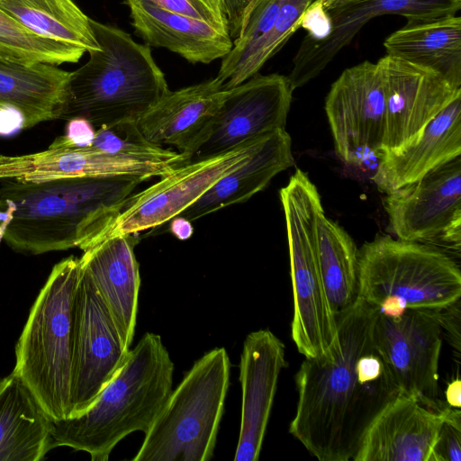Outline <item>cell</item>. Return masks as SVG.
Here are the masks:
<instances>
[{
    "label": "cell",
    "mask_w": 461,
    "mask_h": 461,
    "mask_svg": "<svg viewBox=\"0 0 461 461\" xmlns=\"http://www.w3.org/2000/svg\"><path fill=\"white\" fill-rule=\"evenodd\" d=\"M24 130V117L16 108H0V136L8 137Z\"/></svg>",
    "instance_id": "cell-38"
},
{
    "label": "cell",
    "mask_w": 461,
    "mask_h": 461,
    "mask_svg": "<svg viewBox=\"0 0 461 461\" xmlns=\"http://www.w3.org/2000/svg\"><path fill=\"white\" fill-rule=\"evenodd\" d=\"M262 0H249L241 10L238 21V32L244 26L249 16Z\"/></svg>",
    "instance_id": "cell-41"
},
{
    "label": "cell",
    "mask_w": 461,
    "mask_h": 461,
    "mask_svg": "<svg viewBox=\"0 0 461 461\" xmlns=\"http://www.w3.org/2000/svg\"><path fill=\"white\" fill-rule=\"evenodd\" d=\"M396 239L434 243L460 255L461 155L383 199Z\"/></svg>",
    "instance_id": "cell-10"
},
{
    "label": "cell",
    "mask_w": 461,
    "mask_h": 461,
    "mask_svg": "<svg viewBox=\"0 0 461 461\" xmlns=\"http://www.w3.org/2000/svg\"><path fill=\"white\" fill-rule=\"evenodd\" d=\"M289 247L294 313L292 339L304 358L326 357L337 342V314L323 283L318 249L320 194L301 169L280 189Z\"/></svg>",
    "instance_id": "cell-8"
},
{
    "label": "cell",
    "mask_w": 461,
    "mask_h": 461,
    "mask_svg": "<svg viewBox=\"0 0 461 461\" xmlns=\"http://www.w3.org/2000/svg\"><path fill=\"white\" fill-rule=\"evenodd\" d=\"M140 182L131 176L2 179L0 238L25 255L85 250L113 224Z\"/></svg>",
    "instance_id": "cell-2"
},
{
    "label": "cell",
    "mask_w": 461,
    "mask_h": 461,
    "mask_svg": "<svg viewBox=\"0 0 461 461\" xmlns=\"http://www.w3.org/2000/svg\"><path fill=\"white\" fill-rule=\"evenodd\" d=\"M70 73L48 63L0 59V108L19 110L24 117V129L56 119Z\"/></svg>",
    "instance_id": "cell-27"
},
{
    "label": "cell",
    "mask_w": 461,
    "mask_h": 461,
    "mask_svg": "<svg viewBox=\"0 0 461 461\" xmlns=\"http://www.w3.org/2000/svg\"><path fill=\"white\" fill-rule=\"evenodd\" d=\"M95 128L84 118L68 121L65 133L56 138L49 149L87 148L93 143Z\"/></svg>",
    "instance_id": "cell-36"
},
{
    "label": "cell",
    "mask_w": 461,
    "mask_h": 461,
    "mask_svg": "<svg viewBox=\"0 0 461 461\" xmlns=\"http://www.w3.org/2000/svg\"><path fill=\"white\" fill-rule=\"evenodd\" d=\"M446 402L452 408L459 409L461 406V381L458 377L453 379L447 385L445 391Z\"/></svg>",
    "instance_id": "cell-40"
},
{
    "label": "cell",
    "mask_w": 461,
    "mask_h": 461,
    "mask_svg": "<svg viewBox=\"0 0 461 461\" xmlns=\"http://www.w3.org/2000/svg\"><path fill=\"white\" fill-rule=\"evenodd\" d=\"M386 55L429 68L461 88V17L406 24L388 36Z\"/></svg>",
    "instance_id": "cell-26"
},
{
    "label": "cell",
    "mask_w": 461,
    "mask_h": 461,
    "mask_svg": "<svg viewBox=\"0 0 461 461\" xmlns=\"http://www.w3.org/2000/svg\"><path fill=\"white\" fill-rule=\"evenodd\" d=\"M90 148L117 157L182 166V156L178 151L149 141L134 121L96 129Z\"/></svg>",
    "instance_id": "cell-32"
},
{
    "label": "cell",
    "mask_w": 461,
    "mask_h": 461,
    "mask_svg": "<svg viewBox=\"0 0 461 461\" xmlns=\"http://www.w3.org/2000/svg\"><path fill=\"white\" fill-rule=\"evenodd\" d=\"M293 92L286 76L258 73L227 89L209 123L180 153L182 166L228 152L285 128Z\"/></svg>",
    "instance_id": "cell-9"
},
{
    "label": "cell",
    "mask_w": 461,
    "mask_h": 461,
    "mask_svg": "<svg viewBox=\"0 0 461 461\" xmlns=\"http://www.w3.org/2000/svg\"><path fill=\"white\" fill-rule=\"evenodd\" d=\"M446 407L398 393L366 429L354 461H429Z\"/></svg>",
    "instance_id": "cell-18"
},
{
    "label": "cell",
    "mask_w": 461,
    "mask_h": 461,
    "mask_svg": "<svg viewBox=\"0 0 461 461\" xmlns=\"http://www.w3.org/2000/svg\"><path fill=\"white\" fill-rule=\"evenodd\" d=\"M177 165L113 156L90 147L49 149L19 156L0 155V179L23 183L82 177L131 176L141 181L163 176Z\"/></svg>",
    "instance_id": "cell-19"
},
{
    "label": "cell",
    "mask_w": 461,
    "mask_h": 461,
    "mask_svg": "<svg viewBox=\"0 0 461 461\" xmlns=\"http://www.w3.org/2000/svg\"><path fill=\"white\" fill-rule=\"evenodd\" d=\"M131 24L146 45L165 48L191 63L209 64L232 49L229 28L167 11L150 0H125Z\"/></svg>",
    "instance_id": "cell-22"
},
{
    "label": "cell",
    "mask_w": 461,
    "mask_h": 461,
    "mask_svg": "<svg viewBox=\"0 0 461 461\" xmlns=\"http://www.w3.org/2000/svg\"><path fill=\"white\" fill-rule=\"evenodd\" d=\"M225 94L216 77L169 91L137 121L138 127L151 143L174 146L182 153L209 123Z\"/></svg>",
    "instance_id": "cell-23"
},
{
    "label": "cell",
    "mask_w": 461,
    "mask_h": 461,
    "mask_svg": "<svg viewBox=\"0 0 461 461\" xmlns=\"http://www.w3.org/2000/svg\"><path fill=\"white\" fill-rule=\"evenodd\" d=\"M285 366V345L272 331L258 330L246 337L240 360L241 417L235 461L258 459Z\"/></svg>",
    "instance_id": "cell-17"
},
{
    "label": "cell",
    "mask_w": 461,
    "mask_h": 461,
    "mask_svg": "<svg viewBox=\"0 0 461 461\" xmlns=\"http://www.w3.org/2000/svg\"><path fill=\"white\" fill-rule=\"evenodd\" d=\"M135 235H116L83 250L81 267L89 275L114 322L123 348L131 345L140 285Z\"/></svg>",
    "instance_id": "cell-20"
},
{
    "label": "cell",
    "mask_w": 461,
    "mask_h": 461,
    "mask_svg": "<svg viewBox=\"0 0 461 461\" xmlns=\"http://www.w3.org/2000/svg\"><path fill=\"white\" fill-rule=\"evenodd\" d=\"M53 421L14 372L0 380V461H41L55 447Z\"/></svg>",
    "instance_id": "cell-25"
},
{
    "label": "cell",
    "mask_w": 461,
    "mask_h": 461,
    "mask_svg": "<svg viewBox=\"0 0 461 461\" xmlns=\"http://www.w3.org/2000/svg\"><path fill=\"white\" fill-rule=\"evenodd\" d=\"M284 0H262L238 32L232 49L225 55L234 57L249 49L274 23Z\"/></svg>",
    "instance_id": "cell-33"
},
{
    "label": "cell",
    "mask_w": 461,
    "mask_h": 461,
    "mask_svg": "<svg viewBox=\"0 0 461 461\" xmlns=\"http://www.w3.org/2000/svg\"><path fill=\"white\" fill-rule=\"evenodd\" d=\"M128 352L122 347L104 300L89 275L81 267L75 299L69 417L85 411L94 403L122 367Z\"/></svg>",
    "instance_id": "cell-13"
},
{
    "label": "cell",
    "mask_w": 461,
    "mask_h": 461,
    "mask_svg": "<svg viewBox=\"0 0 461 461\" xmlns=\"http://www.w3.org/2000/svg\"><path fill=\"white\" fill-rule=\"evenodd\" d=\"M318 249L325 289L337 314L357 297L358 249L350 235L324 211L318 219Z\"/></svg>",
    "instance_id": "cell-29"
},
{
    "label": "cell",
    "mask_w": 461,
    "mask_h": 461,
    "mask_svg": "<svg viewBox=\"0 0 461 461\" xmlns=\"http://www.w3.org/2000/svg\"><path fill=\"white\" fill-rule=\"evenodd\" d=\"M442 332L437 310H407L398 319L378 312L374 326L375 346L399 393L436 411L447 405L438 397Z\"/></svg>",
    "instance_id": "cell-11"
},
{
    "label": "cell",
    "mask_w": 461,
    "mask_h": 461,
    "mask_svg": "<svg viewBox=\"0 0 461 461\" xmlns=\"http://www.w3.org/2000/svg\"><path fill=\"white\" fill-rule=\"evenodd\" d=\"M429 461H461V411L447 406Z\"/></svg>",
    "instance_id": "cell-34"
},
{
    "label": "cell",
    "mask_w": 461,
    "mask_h": 461,
    "mask_svg": "<svg viewBox=\"0 0 461 461\" xmlns=\"http://www.w3.org/2000/svg\"><path fill=\"white\" fill-rule=\"evenodd\" d=\"M267 134L228 152L184 164L161 176L156 184L131 194L113 224L97 241L111 236L135 235L179 215L218 179L249 157Z\"/></svg>",
    "instance_id": "cell-12"
},
{
    "label": "cell",
    "mask_w": 461,
    "mask_h": 461,
    "mask_svg": "<svg viewBox=\"0 0 461 461\" xmlns=\"http://www.w3.org/2000/svg\"><path fill=\"white\" fill-rule=\"evenodd\" d=\"M313 0H284L273 25L249 49L234 57L224 56L216 77L224 90L235 87L258 74L301 28V16Z\"/></svg>",
    "instance_id": "cell-30"
},
{
    "label": "cell",
    "mask_w": 461,
    "mask_h": 461,
    "mask_svg": "<svg viewBox=\"0 0 461 461\" xmlns=\"http://www.w3.org/2000/svg\"><path fill=\"white\" fill-rule=\"evenodd\" d=\"M383 77L385 129L381 153L413 141L426 125L461 95L437 72L385 55L377 61Z\"/></svg>",
    "instance_id": "cell-16"
},
{
    "label": "cell",
    "mask_w": 461,
    "mask_h": 461,
    "mask_svg": "<svg viewBox=\"0 0 461 461\" xmlns=\"http://www.w3.org/2000/svg\"><path fill=\"white\" fill-rule=\"evenodd\" d=\"M325 112L338 156L357 164L365 154L377 159L385 129V100L378 63L366 60L346 68L333 82Z\"/></svg>",
    "instance_id": "cell-14"
},
{
    "label": "cell",
    "mask_w": 461,
    "mask_h": 461,
    "mask_svg": "<svg viewBox=\"0 0 461 461\" xmlns=\"http://www.w3.org/2000/svg\"><path fill=\"white\" fill-rule=\"evenodd\" d=\"M301 27L307 31V36L315 41L328 37L331 32L330 19L318 0H314L301 16Z\"/></svg>",
    "instance_id": "cell-37"
},
{
    "label": "cell",
    "mask_w": 461,
    "mask_h": 461,
    "mask_svg": "<svg viewBox=\"0 0 461 461\" xmlns=\"http://www.w3.org/2000/svg\"><path fill=\"white\" fill-rule=\"evenodd\" d=\"M86 49L42 37L0 9V59L21 63H76Z\"/></svg>",
    "instance_id": "cell-31"
},
{
    "label": "cell",
    "mask_w": 461,
    "mask_h": 461,
    "mask_svg": "<svg viewBox=\"0 0 461 461\" xmlns=\"http://www.w3.org/2000/svg\"><path fill=\"white\" fill-rule=\"evenodd\" d=\"M378 309L357 297L337 313V342L305 358L295 374L298 401L289 432L320 461H348L399 390L374 339Z\"/></svg>",
    "instance_id": "cell-1"
},
{
    "label": "cell",
    "mask_w": 461,
    "mask_h": 461,
    "mask_svg": "<svg viewBox=\"0 0 461 461\" xmlns=\"http://www.w3.org/2000/svg\"><path fill=\"white\" fill-rule=\"evenodd\" d=\"M0 9L42 37L82 47L87 52L100 48L90 18L73 0H0Z\"/></svg>",
    "instance_id": "cell-28"
},
{
    "label": "cell",
    "mask_w": 461,
    "mask_h": 461,
    "mask_svg": "<svg viewBox=\"0 0 461 461\" xmlns=\"http://www.w3.org/2000/svg\"><path fill=\"white\" fill-rule=\"evenodd\" d=\"M79 258L52 267L15 346L14 372L52 421L71 414L75 299Z\"/></svg>",
    "instance_id": "cell-5"
},
{
    "label": "cell",
    "mask_w": 461,
    "mask_h": 461,
    "mask_svg": "<svg viewBox=\"0 0 461 461\" xmlns=\"http://www.w3.org/2000/svg\"><path fill=\"white\" fill-rule=\"evenodd\" d=\"M294 164L290 135L285 128L275 130L267 134L249 157L218 179L179 215L193 221L226 206L243 203Z\"/></svg>",
    "instance_id": "cell-24"
},
{
    "label": "cell",
    "mask_w": 461,
    "mask_h": 461,
    "mask_svg": "<svg viewBox=\"0 0 461 461\" xmlns=\"http://www.w3.org/2000/svg\"><path fill=\"white\" fill-rule=\"evenodd\" d=\"M460 295L458 265L434 246L379 234L358 249L357 296L385 317L439 310Z\"/></svg>",
    "instance_id": "cell-6"
},
{
    "label": "cell",
    "mask_w": 461,
    "mask_h": 461,
    "mask_svg": "<svg viewBox=\"0 0 461 461\" xmlns=\"http://www.w3.org/2000/svg\"><path fill=\"white\" fill-rule=\"evenodd\" d=\"M100 46L70 73L56 119L84 118L95 129L137 122L168 88L150 47L124 31L90 19Z\"/></svg>",
    "instance_id": "cell-4"
},
{
    "label": "cell",
    "mask_w": 461,
    "mask_h": 461,
    "mask_svg": "<svg viewBox=\"0 0 461 461\" xmlns=\"http://www.w3.org/2000/svg\"><path fill=\"white\" fill-rule=\"evenodd\" d=\"M159 7L184 16L229 28L227 17L221 15L210 0H150Z\"/></svg>",
    "instance_id": "cell-35"
},
{
    "label": "cell",
    "mask_w": 461,
    "mask_h": 461,
    "mask_svg": "<svg viewBox=\"0 0 461 461\" xmlns=\"http://www.w3.org/2000/svg\"><path fill=\"white\" fill-rule=\"evenodd\" d=\"M210 2L221 15L227 17V0H210Z\"/></svg>",
    "instance_id": "cell-42"
},
{
    "label": "cell",
    "mask_w": 461,
    "mask_h": 461,
    "mask_svg": "<svg viewBox=\"0 0 461 461\" xmlns=\"http://www.w3.org/2000/svg\"><path fill=\"white\" fill-rule=\"evenodd\" d=\"M174 363L158 334L146 332L85 411L53 421L55 447L107 461L128 435L145 433L172 392Z\"/></svg>",
    "instance_id": "cell-3"
},
{
    "label": "cell",
    "mask_w": 461,
    "mask_h": 461,
    "mask_svg": "<svg viewBox=\"0 0 461 461\" xmlns=\"http://www.w3.org/2000/svg\"><path fill=\"white\" fill-rule=\"evenodd\" d=\"M324 8L331 22V32L321 41L307 35L302 41L293 68L286 76L293 90L319 76L372 18L396 14L404 16L406 24L432 22L456 15L461 0H333Z\"/></svg>",
    "instance_id": "cell-15"
},
{
    "label": "cell",
    "mask_w": 461,
    "mask_h": 461,
    "mask_svg": "<svg viewBox=\"0 0 461 461\" xmlns=\"http://www.w3.org/2000/svg\"><path fill=\"white\" fill-rule=\"evenodd\" d=\"M2 241V239L0 238V242Z\"/></svg>",
    "instance_id": "cell-43"
},
{
    "label": "cell",
    "mask_w": 461,
    "mask_h": 461,
    "mask_svg": "<svg viewBox=\"0 0 461 461\" xmlns=\"http://www.w3.org/2000/svg\"><path fill=\"white\" fill-rule=\"evenodd\" d=\"M461 155V95L452 100L411 143L378 158L372 181L389 194Z\"/></svg>",
    "instance_id": "cell-21"
},
{
    "label": "cell",
    "mask_w": 461,
    "mask_h": 461,
    "mask_svg": "<svg viewBox=\"0 0 461 461\" xmlns=\"http://www.w3.org/2000/svg\"><path fill=\"white\" fill-rule=\"evenodd\" d=\"M230 371L224 348L197 359L172 389L132 461H209L224 411Z\"/></svg>",
    "instance_id": "cell-7"
},
{
    "label": "cell",
    "mask_w": 461,
    "mask_h": 461,
    "mask_svg": "<svg viewBox=\"0 0 461 461\" xmlns=\"http://www.w3.org/2000/svg\"><path fill=\"white\" fill-rule=\"evenodd\" d=\"M169 230L180 240H188L194 232L191 221L180 215L170 220Z\"/></svg>",
    "instance_id": "cell-39"
}]
</instances>
